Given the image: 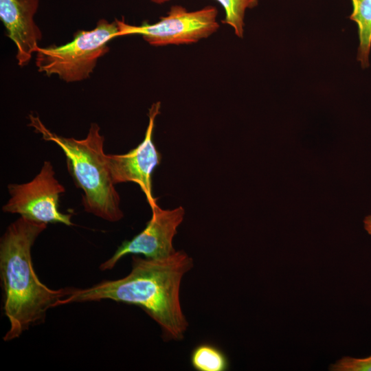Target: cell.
<instances>
[{
    "label": "cell",
    "mask_w": 371,
    "mask_h": 371,
    "mask_svg": "<svg viewBox=\"0 0 371 371\" xmlns=\"http://www.w3.org/2000/svg\"><path fill=\"white\" fill-rule=\"evenodd\" d=\"M192 267V258L183 251L159 259L133 256L131 271L124 278L87 289L74 288L55 307L102 300L136 305L160 326L164 340L180 341L188 326L180 304V285Z\"/></svg>",
    "instance_id": "obj_1"
},
{
    "label": "cell",
    "mask_w": 371,
    "mask_h": 371,
    "mask_svg": "<svg viewBox=\"0 0 371 371\" xmlns=\"http://www.w3.org/2000/svg\"><path fill=\"white\" fill-rule=\"evenodd\" d=\"M20 216L11 223L0 240V274L3 290V311L10 326L5 341L19 337L30 326L44 322L47 311L69 295L74 287L52 290L38 278L32 262L31 249L47 227Z\"/></svg>",
    "instance_id": "obj_2"
},
{
    "label": "cell",
    "mask_w": 371,
    "mask_h": 371,
    "mask_svg": "<svg viewBox=\"0 0 371 371\" xmlns=\"http://www.w3.org/2000/svg\"><path fill=\"white\" fill-rule=\"evenodd\" d=\"M29 126L45 141L56 144L63 151L68 172L84 194L82 204L87 212L116 222L124 214L120 198L113 183L104 151V137L97 123H91L84 139L65 137L49 130L38 115H29Z\"/></svg>",
    "instance_id": "obj_3"
},
{
    "label": "cell",
    "mask_w": 371,
    "mask_h": 371,
    "mask_svg": "<svg viewBox=\"0 0 371 371\" xmlns=\"http://www.w3.org/2000/svg\"><path fill=\"white\" fill-rule=\"evenodd\" d=\"M118 32L115 20L102 19L92 30H78L66 44L39 46L35 53L37 69L47 76H58L66 82L86 80L99 58L108 53V43L118 37Z\"/></svg>",
    "instance_id": "obj_4"
},
{
    "label": "cell",
    "mask_w": 371,
    "mask_h": 371,
    "mask_svg": "<svg viewBox=\"0 0 371 371\" xmlns=\"http://www.w3.org/2000/svg\"><path fill=\"white\" fill-rule=\"evenodd\" d=\"M217 16L218 10L214 6L188 11L176 5L154 23L133 25L124 19L115 21L119 28L118 36L140 35L151 45L166 46L188 45L208 38L219 28Z\"/></svg>",
    "instance_id": "obj_5"
},
{
    "label": "cell",
    "mask_w": 371,
    "mask_h": 371,
    "mask_svg": "<svg viewBox=\"0 0 371 371\" xmlns=\"http://www.w3.org/2000/svg\"><path fill=\"white\" fill-rule=\"evenodd\" d=\"M10 198L3 205L6 213L19 214L38 223L73 225L71 214L58 210L60 195L65 187L55 177L52 164L45 161L39 172L30 181L8 185Z\"/></svg>",
    "instance_id": "obj_6"
},
{
    "label": "cell",
    "mask_w": 371,
    "mask_h": 371,
    "mask_svg": "<svg viewBox=\"0 0 371 371\" xmlns=\"http://www.w3.org/2000/svg\"><path fill=\"white\" fill-rule=\"evenodd\" d=\"M161 103H153L148 111V124L143 141L122 155L106 154V162L113 183H136L153 207L157 205L153 194L152 176L161 156L153 142L155 121L160 113Z\"/></svg>",
    "instance_id": "obj_7"
},
{
    "label": "cell",
    "mask_w": 371,
    "mask_h": 371,
    "mask_svg": "<svg viewBox=\"0 0 371 371\" xmlns=\"http://www.w3.org/2000/svg\"><path fill=\"white\" fill-rule=\"evenodd\" d=\"M151 210L152 216L146 227L130 240L124 241L113 256L100 265V270L113 269L128 254H142L147 258L159 259L176 251L172 240L177 233V227L183 220L184 208L179 206L172 210H164L156 205Z\"/></svg>",
    "instance_id": "obj_8"
},
{
    "label": "cell",
    "mask_w": 371,
    "mask_h": 371,
    "mask_svg": "<svg viewBox=\"0 0 371 371\" xmlns=\"http://www.w3.org/2000/svg\"><path fill=\"white\" fill-rule=\"evenodd\" d=\"M39 0H0V19L16 48L19 66L27 65L39 47L42 33L34 21Z\"/></svg>",
    "instance_id": "obj_9"
},
{
    "label": "cell",
    "mask_w": 371,
    "mask_h": 371,
    "mask_svg": "<svg viewBox=\"0 0 371 371\" xmlns=\"http://www.w3.org/2000/svg\"><path fill=\"white\" fill-rule=\"evenodd\" d=\"M350 1L352 11L349 18L357 25L359 41L357 58L365 69L369 66L371 49V0Z\"/></svg>",
    "instance_id": "obj_10"
},
{
    "label": "cell",
    "mask_w": 371,
    "mask_h": 371,
    "mask_svg": "<svg viewBox=\"0 0 371 371\" xmlns=\"http://www.w3.org/2000/svg\"><path fill=\"white\" fill-rule=\"evenodd\" d=\"M190 362L197 371H225L229 366L224 352L210 344L196 346L191 352Z\"/></svg>",
    "instance_id": "obj_11"
},
{
    "label": "cell",
    "mask_w": 371,
    "mask_h": 371,
    "mask_svg": "<svg viewBox=\"0 0 371 371\" xmlns=\"http://www.w3.org/2000/svg\"><path fill=\"white\" fill-rule=\"evenodd\" d=\"M225 10V18L221 22L231 26L235 34L243 38L244 32V19L247 9H251L258 4V0H215Z\"/></svg>",
    "instance_id": "obj_12"
},
{
    "label": "cell",
    "mask_w": 371,
    "mask_h": 371,
    "mask_svg": "<svg viewBox=\"0 0 371 371\" xmlns=\"http://www.w3.org/2000/svg\"><path fill=\"white\" fill-rule=\"evenodd\" d=\"M331 371H371V355L364 358L344 357L329 366Z\"/></svg>",
    "instance_id": "obj_13"
},
{
    "label": "cell",
    "mask_w": 371,
    "mask_h": 371,
    "mask_svg": "<svg viewBox=\"0 0 371 371\" xmlns=\"http://www.w3.org/2000/svg\"><path fill=\"white\" fill-rule=\"evenodd\" d=\"M363 224L366 232L371 235V214L365 218Z\"/></svg>",
    "instance_id": "obj_14"
},
{
    "label": "cell",
    "mask_w": 371,
    "mask_h": 371,
    "mask_svg": "<svg viewBox=\"0 0 371 371\" xmlns=\"http://www.w3.org/2000/svg\"><path fill=\"white\" fill-rule=\"evenodd\" d=\"M150 1H153L155 3L162 4V3H164L167 2V1H169L170 0H150Z\"/></svg>",
    "instance_id": "obj_15"
}]
</instances>
